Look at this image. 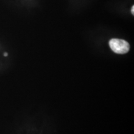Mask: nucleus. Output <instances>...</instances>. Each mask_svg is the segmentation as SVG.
<instances>
[{"label":"nucleus","instance_id":"1","mask_svg":"<svg viewBox=\"0 0 134 134\" xmlns=\"http://www.w3.org/2000/svg\"><path fill=\"white\" fill-rule=\"evenodd\" d=\"M109 43L111 50L118 54H125L130 50L129 43L124 40L113 38L110 40Z\"/></svg>","mask_w":134,"mask_h":134},{"label":"nucleus","instance_id":"2","mask_svg":"<svg viewBox=\"0 0 134 134\" xmlns=\"http://www.w3.org/2000/svg\"><path fill=\"white\" fill-rule=\"evenodd\" d=\"M131 13L132 14H134V6H132V9H131Z\"/></svg>","mask_w":134,"mask_h":134},{"label":"nucleus","instance_id":"3","mask_svg":"<svg viewBox=\"0 0 134 134\" xmlns=\"http://www.w3.org/2000/svg\"><path fill=\"white\" fill-rule=\"evenodd\" d=\"M4 57H7L8 56V53H4Z\"/></svg>","mask_w":134,"mask_h":134}]
</instances>
